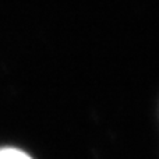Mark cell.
I'll list each match as a JSON object with an SVG mask.
<instances>
[{"label": "cell", "mask_w": 159, "mask_h": 159, "mask_svg": "<svg viewBox=\"0 0 159 159\" xmlns=\"http://www.w3.org/2000/svg\"><path fill=\"white\" fill-rule=\"evenodd\" d=\"M0 159H31L27 154L14 148L0 149Z\"/></svg>", "instance_id": "cell-1"}]
</instances>
